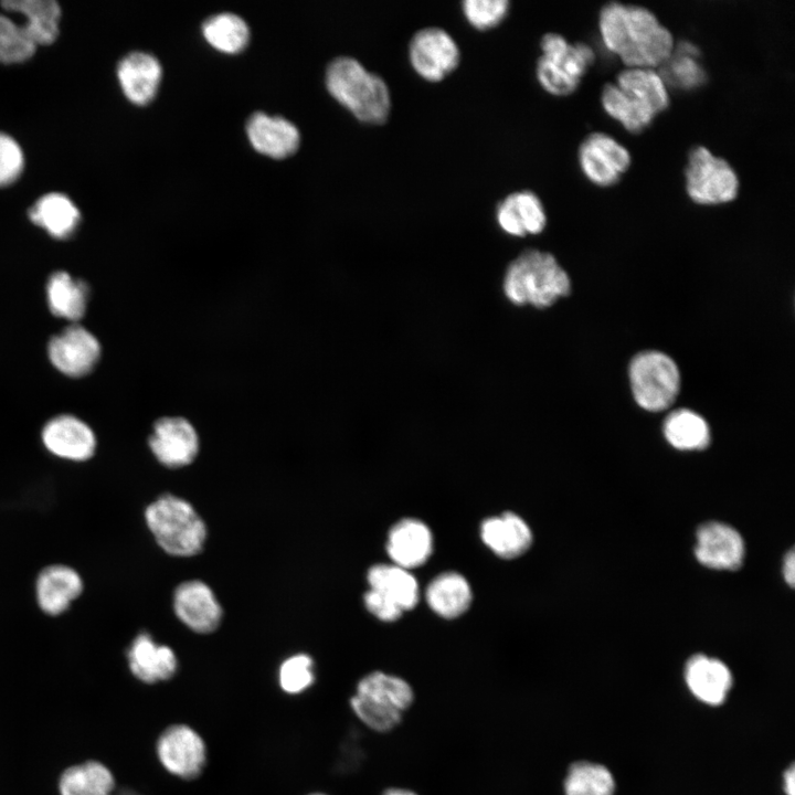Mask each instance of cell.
<instances>
[{
	"label": "cell",
	"instance_id": "obj_25",
	"mask_svg": "<svg viewBox=\"0 0 795 795\" xmlns=\"http://www.w3.org/2000/svg\"><path fill=\"white\" fill-rule=\"evenodd\" d=\"M2 7L21 13L26 22L21 25L35 45H47L59 34L60 6L53 0H6Z\"/></svg>",
	"mask_w": 795,
	"mask_h": 795
},
{
	"label": "cell",
	"instance_id": "obj_46",
	"mask_svg": "<svg viewBox=\"0 0 795 795\" xmlns=\"http://www.w3.org/2000/svg\"><path fill=\"white\" fill-rule=\"evenodd\" d=\"M309 795H326V794H322V793H312V794H309Z\"/></svg>",
	"mask_w": 795,
	"mask_h": 795
},
{
	"label": "cell",
	"instance_id": "obj_6",
	"mask_svg": "<svg viewBox=\"0 0 795 795\" xmlns=\"http://www.w3.org/2000/svg\"><path fill=\"white\" fill-rule=\"evenodd\" d=\"M540 50L536 76L540 86L554 96L572 94L595 59L590 45L582 42L570 43L555 32L542 35Z\"/></svg>",
	"mask_w": 795,
	"mask_h": 795
},
{
	"label": "cell",
	"instance_id": "obj_29",
	"mask_svg": "<svg viewBox=\"0 0 795 795\" xmlns=\"http://www.w3.org/2000/svg\"><path fill=\"white\" fill-rule=\"evenodd\" d=\"M615 84L648 106L656 115L669 107L668 87L657 68L626 67L618 73Z\"/></svg>",
	"mask_w": 795,
	"mask_h": 795
},
{
	"label": "cell",
	"instance_id": "obj_41",
	"mask_svg": "<svg viewBox=\"0 0 795 795\" xmlns=\"http://www.w3.org/2000/svg\"><path fill=\"white\" fill-rule=\"evenodd\" d=\"M367 610L377 618L384 622L398 619L403 611L381 593L369 589L363 596Z\"/></svg>",
	"mask_w": 795,
	"mask_h": 795
},
{
	"label": "cell",
	"instance_id": "obj_34",
	"mask_svg": "<svg viewBox=\"0 0 795 795\" xmlns=\"http://www.w3.org/2000/svg\"><path fill=\"white\" fill-rule=\"evenodd\" d=\"M668 443L680 451L703 449L710 442L707 422L699 414L681 409L670 413L664 423Z\"/></svg>",
	"mask_w": 795,
	"mask_h": 795
},
{
	"label": "cell",
	"instance_id": "obj_38",
	"mask_svg": "<svg viewBox=\"0 0 795 795\" xmlns=\"http://www.w3.org/2000/svg\"><path fill=\"white\" fill-rule=\"evenodd\" d=\"M462 12L466 21L477 30H489L499 25L510 8L508 0H464Z\"/></svg>",
	"mask_w": 795,
	"mask_h": 795
},
{
	"label": "cell",
	"instance_id": "obj_36",
	"mask_svg": "<svg viewBox=\"0 0 795 795\" xmlns=\"http://www.w3.org/2000/svg\"><path fill=\"white\" fill-rule=\"evenodd\" d=\"M615 781L604 765L580 761L572 764L564 780L565 795H613Z\"/></svg>",
	"mask_w": 795,
	"mask_h": 795
},
{
	"label": "cell",
	"instance_id": "obj_45",
	"mask_svg": "<svg viewBox=\"0 0 795 795\" xmlns=\"http://www.w3.org/2000/svg\"><path fill=\"white\" fill-rule=\"evenodd\" d=\"M116 795H140V794H138L137 792H135L132 789H121Z\"/></svg>",
	"mask_w": 795,
	"mask_h": 795
},
{
	"label": "cell",
	"instance_id": "obj_19",
	"mask_svg": "<svg viewBox=\"0 0 795 795\" xmlns=\"http://www.w3.org/2000/svg\"><path fill=\"white\" fill-rule=\"evenodd\" d=\"M246 132L255 150L273 158L294 153L300 142L299 130L292 121L264 112H255L248 117Z\"/></svg>",
	"mask_w": 795,
	"mask_h": 795
},
{
	"label": "cell",
	"instance_id": "obj_40",
	"mask_svg": "<svg viewBox=\"0 0 795 795\" xmlns=\"http://www.w3.org/2000/svg\"><path fill=\"white\" fill-rule=\"evenodd\" d=\"M23 169V153L10 136L0 132V186L13 182Z\"/></svg>",
	"mask_w": 795,
	"mask_h": 795
},
{
	"label": "cell",
	"instance_id": "obj_15",
	"mask_svg": "<svg viewBox=\"0 0 795 795\" xmlns=\"http://www.w3.org/2000/svg\"><path fill=\"white\" fill-rule=\"evenodd\" d=\"M695 555L704 566L735 570L744 558V542L732 527L716 521L707 522L697 531Z\"/></svg>",
	"mask_w": 795,
	"mask_h": 795
},
{
	"label": "cell",
	"instance_id": "obj_16",
	"mask_svg": "<svg viewBox=\"0 0 795 795\" xmlns=\"http://www.w3.org/2000/svg\"><path fill=\"white\" fill-rule=\"evenodd\" d=\"M42 442L53 455L74 462L89 459L96 451L92 428L73 415H59L43 427Z\"/></svg>",
	"mask_w": 795,
	"mask_h": 795
},
{
	"label": "cell",
	"instance_id": "obj_8",
	"mask_svg": "<svg viewBox=\"0 0 795 795\" xmlns=\"http://www.w3.org/2000/svg\"><path fill=\"white\" fill-rule=\"evenodd\" d=\"M685 186L688 197L695 203L717 205L738 197L740 181L725 159L714 156L707 147L695 146L688 153Z\"/></svg>",
	"mask_w": 795,
	"mask_h": 795
},
{
	"label": "cell",
	"instance_id": "obj_30",
	"mask_svg": "<svg viewBox=\"0 0 795 795\" xmlns=\"http://www.w3.org/2000/svg\"><path fill=\"white\" fill-rule=\"evenodd\" d=\"M60 795H114L115 777L98 761H87L63 771L59 778Z\"/></svg>",
	"mask_w": 795,
	"mask_h": 795
},
{
	"label": "cell",
	"instance_id": "obj_23",
	"mask_svg": "<svg viewBox=\"0 0 795 795\" xmlns=\"http://www.w3.org/2000/svg\"><path fill=\"white\" fill-rule=\"evenodd\" d=\"M480 537L495 554L504 559L520 556L532 542L529 526L513 512L485 519L480 524Z\"/></svg>",
	"mask_w": 795,
	"mask_h": 795
},
{
	"label": "cell",
	"instance_id": "obj_37",
	"mask_svg": "<svg viewBox=\"0 0 795 795\" xmlns=\"http://www.w3.org/2000/svg\"><path fill=\"white\" fill-rule=\"evenodd\" d=\"M36 45L23 28L0 14V62L20 63L33 55Z\"/></svg>",
	"mask_w": 795,
	"mask_h": 795
},
{
	"label": "cell",
	"instance_id": "obj_14",
	"mask_svg": "<svg viewBox=\"0 0 795 795\" xmlns=\"http://www.w3.org/2000/svg\"><path fill=\"white\" fill-rule=\"evenodd\" d=\"M173 611L186 626L199 634L214 632L222 619V607L216 596L200 580L186 581L177 586Z\"/></svg>",
	"mask_w": 795,
	"mask_h": 795
},
{
	"label": "cell",
	"instance_id": "obj_31",
	"mask_svg": "<svg viewBox=\"0 0 795 795\" xmlns=\"http://www.w3.org/2000/svg\"><path fill=\"white\" fill-rule=\"evenodd\" d=\"M46 296L53 315L76 321L86 310L88 286L65 272H56L47 280Z\"/></svg>",
	"mask_w": 795,
	"mask_h": 795
},
{
	"label": "cell",
	"instance_id": "obj_26",
	"mask_svg": "<svg viewBox=\"0 0 795 795\" xmlns=\"http://www.w3.org/2000/svg\"><path fill=\"white\" fill-rule=\"evenodd\" d=\"M425 598L431 610L437 615L444 618H455L468 610L471 602V589L460 573L444 572L430 582Z\"/></svg>",
	"mask_w": 795,
	"mask_h": 795
},
{
	"label": "cell",
	"instance_id": "obj_13",
	"mask_svg": "<svg viewBox=\"0 0 795 795\" xmlns=\"http://www.w3.org/2000/svg\"><path fill=\"white\" fill-rule=\"evenodd\" d=\"M47 353L59 371L70 377H82L97 363L100 346L87 329L72 325L51 338Z\"/></svg>",
	"mask_w": 795,
	"mask_h": 795
},
{
	"label": "cell",
	"instance_id": "obj_18",
	"mask_svg": "<svg viewBox=\"0 0 795 795\" xmlns=\"http://www.w3.org/2000/svg\"><path fill=\"white\" fill-rule=\"evenodd\" d=\"M495 215L505 233L518 237L541 233L548 221L541 199L528 189L507 194L497 204Z\"/></svg>",
	"mask_w": 795,
	"mask_h": 795
},
{
	"label": "cell",
	"instance_id": "obj_33",
	"mask_svg": "<svg viewBox=\"0 0 795 795\" xmlns=\"http://www.w3.org/2000/svg\"><path fill=\"white\" fill-rule=\"evenodd\" d=\"M601 104L608 116L632 134L644 131L656 117L648 106L625 93L615 83L603 86Z\"/></svg>",
	"mask_w": 795,
	"mask_h": 795
},
{
	"label": "cell",
	"instance_id": "obj_39",
	"mask_svg": "<svg viewBox=\"0 0 795 795\" xmlns=\"http://www.w3.org/2000/svg\"><path fill=\"white\" fill-rule=\"evenodd\" d=\"M314 661L306 654L290 656L279 667L278 681L280 688L290 695L308 689L315 681Z\"/></svg>",
	"mask_w": 795,
	"mask_h": 795
},
{
	"label": "cell",
	"instance_id": "obj_11",
	"mask_svg": "<svg viewBox=\"0 0 795 795\" xmlns=\"http://www.w3.org/2000/svg\"><path fill=\"white\" fill-rule=\"evenodd\" d=\"M577 160L585 178L598 187L616 184L628 170V149L606 132L587 135L577 150Z\"/></svg>",
	"mask_w": 795,
	"mask_h": 795
},
{
	"label": "cell",
	"instance_id": "obj_28",
	"mask_svg": "<svg viewBox=\"0 0 795 795\" xmlns=\"http://www.w3.org/2000/svg\"><path fill=\"white\" fill-rule=\"evenodd\" d=\"M698 47L690 42L675 44L670 56L657 68L667 87L691 91L707 82Z\"/></svg>",
	"mask_w": 795,
	"mask_h": 795
},
{
	"label": "cell",
	"instance_id": "obj_5",
	"mask_svg": "<svg viewBox=\"0 0 795 795\" xmlns=\"http://www.w3.org/2000/svg\"><path fill=\"white\" fill-rule=\"evenodd\" d=\"M414 700L411 685L383 671L365 675L350 698V707L368 728L386 732L396 727Z\"/></svg>",
	"mask_w": 795,
	"mask_h": 795
},
{
	"label": "cell",
	"instance_id": "obj_10",
	"mask_svg": "<svg viewBox=\"0 0 795 795\" xmlns=\"http://www.w3.org/2000/svg\"><path fill=\"white\" fill-rule=\"evenodd\" d=\"M148 445L162 466L182 468L195 460L200 452V436L188 417L165 415L153 422Z\"/></svg>",
	"mask_w": 795,
	"mask_h": 795
},
{
	"label": "cell",
	"instance_id": "obj_27",
	"mask_svg": "<svg viewBox=\"0 0 795 795\" xmlns=\"http://www.w3.org/2000/svg\"><path fill=\"white\" fill-rule=\"evenodd\" d=\"M371 590L384 595L403 612L412 610L418 602V584L411 572L396 564H375L367 574Z\"/></svg>",
	"mask_w": 795,
	"mask_h": 795
},
{
	"label": "cell",
	"instance_id": "obj_43",
	"mask_svg": "<svg viewBox=\"0 0 795 795\" xmlns=\"http://www.w3.org/2000/svg\"><path fill=\"white\" fill-rule=\"evenodd\" d=\"M783 786L786 795H795V770L793 765L785 771Z\"/></svg>",
	"mask_w": 795,
	"mask_h": 795
},
{
	"label": "cell",
	"instance_id": "obj_44",
	"mask_svg": "<svg viewBox=\"0 0 795 795\" xmlns=\"http://www.w3.org/2000/svg\"><path fill=\"white\" fill-rule=\"evenodd\" d=\"M382 795H417L415 792L406 788L392 787L383 792Z\"/></svg>",
	"mask_w": 795,
	"mask_h": 795
},
{
	"label": "cell",
	"instance_id": "obj_22",
	"mask_svg": "<svg viewBox=\"0 0 795 795\" xmlns=\"http://www.w3.org/2000/svg\"><path fill=\"white\" fill-rule=\"evenodd\" d=\"M685 681L699 701L709 706H720L732 688L733 677L721 660L695 655L686 664Z\"/></svg>",
	"mask_w": 795,
	"mask_h": 795
},
{
	"label": "cell",
	"instance_id": "obj_35",
	"mask_svg": "<svg viewBox=\"0 0 795 795\" xmlns=\"http://www.w3.org/2000/svg\"><path fill=\"white\" fill-rule=\"evenodd\" d=\"M205 40L215 49L226 53L243 50L250 39L246 22L237 14L222 12L209 17L202 24Z\"/></svg>",
	"mask_w": 795,
	"mask_h": 795
},
{
	"label": "cell",
	"instance_id": "obj_3",
	"mask_svg": "<svg viewBox=\"0 0 795 795\" xmlns=\"http://www.w3.org/2000/svg\"><path fill=\"white\" fill-rule=\"evenodd\" d=\"M571 292V282L556 258L543 251L528 248L507 267L505 296L515 305L545 308Z\"/></svg>",
	"mask_w": 795,
	"mask_h": 795
},
{
	"label": "cell",
	"instance_id": "obj_21",
	"mask_svg": "<svg viewBox=\"0 0 795 795\" xmlns=\"http://www.w3.org/2000/svg\"><path fill=\"white\" fill-rule=\"evenodd\" d=\"M386 551L393 564L406 570L417 568L433 552L432 532L423 521L404 518L390 529Z\"/></svg>",
	"mask_w": 795,
	"mask_h": 795
},
{
	"label": "cell",
	"instance_id": "obj_7",
	"mask_svg": "<svg viewBox=\"0 0 795 795\" xmlns=\"http://www.w3.org/2000/svg\"><path fill=\"white\" fill-rule=\"evenodd\" d=\"M629 381L635 401L649 412L669 407L680 389V373L675 361L666 353L654 350L633 358Z\"/></svg>",
	"mask_w": 795,
	"mask_h": 795
},
{
	"label": "cell",
	"instance_id": "obj_1",
	"mask_svg": "<svg viewBox=\"0 0 795 795\" xmlns=\"http://www.w3.org/2000/svg\"><path fill=\"white\" fill-rule=\"evenodd\" d=\"M598 30L608 51L626 67L658 68L671 54L675 40L649 9L608 2L598 14Z\"/></svg>",
	"mask_w": 795,
	"mask_h": 795
},
{
	"label": "cell",
	"instance_id": "obj_12",
	"mask_svg": "<svg viewBox=\"0 0 795 795\" xmlns=\"http://www.w3.org/2000/svg\"><path fill=\"white\" fill-rule=\"evenodd\" d=\"M156 750L162 766L183 780L198 777L206 760L202 738L186 724H173L163 730Z\"/></svg>",
	"mask_w": 795,
	"mask_h": 795
},
{
	"label": "cell",
	"instance_id": "obj_9",
	"mask_svg": "<svg viewBox=\"0 0 795 795\" xmlns=\"http://www.w3.org/2000/svg\"><path fill=\"white\" fill-rule=\"evenodd\" d=\"M407 56L414 72L428 82H439L457 68L460 49L453 35L436 25L417 30L410 39Z\"/></svg>",
	"mask_w": 795,
	"mask_h": 795
},
{
	"label": "cell",
	"instance_id": "obj_17",
	"mask_svg": "<svg viewBox=\"0 0 795 795\" xmlns=\"http://www.w3.org/2000/svg\"><path fill=\"white\" fill-rule=\"evenodd\" d=\"M83 590L81 574L66 564H50L39 572L35 580L36 603L49 616L66 612Z\"/></svg>",
	"mask_w": 795,
	"mask_h": 795
},
{
	"label": "cell",
	"instance_id": "obj_20",
	"mask_svg": "<svg viewBox=\"0 0 795 795\" xmlns=\"http://www.w3.org/2000/svg\"><path fill=\"white\" fill-rule=\"evenodd\" d=\"M128 667L140 681L152 685L172 678L178 668L174 651L157 644L150 634L139 633L127 650Z\"/></svg>",
	"mask_w": 795,
	"mask_h": 795
},
{
	"label": "cell",
	"instance_id": "obj_2",
	"mask_svg": "<svg viewBox=\"0 0 795 795\" xmlns=\"http://www.w3.org/2000/svg\"><path fill=\"white\" fill-rule=\"evenodd\" d=\"M330 95L357 119L381 125L390 116L392 98L386 82L352 56H338L326 70Z\"/></svg>",
	"mask_w": 795,
	"mask_h": 795
},
{
	"label": "cell",
	"instance_id": "obj_4",
	"mask_svg": "<svg viewBox=\"0 0 795 795\" xmlns=\"http://www.w3.org/2000/svg\"><path fill=\"white\" fill-rule=\"evenodd\" d=\"M145 520L158 545L174 556H192L202 551L206 527L187 500L163 494L149 504Z\"/></svg>",
	"mask_w": 795,
	"mask_h": 795
},
{
	"label": "cell",
	"instance_id": "obj_32",
	"mask_svg": "<svg viewBox=\"0 0 795 795\" xmlns=\"http://www.w3.org/2000/svg\"><path fill=\"white\" fill-rule=\"evenodd\" d=\"M30 219L56 239L68 237L80 222V211L64 194L49 193L30 210Z\"/></svg>",
	"mask_w": 795,
	"mask_h": 795
},
{
	"label": "cell",
	"instance_id": "obj_24",
	"mask_svg": "<svg viewBox=\"0 0 795 795\" xmlns=\"http://www.w3.org/2000/svg\"><path fill=\"white\" fill-rule=\"evenodd\" d=\"M161 73L159 61L146 52L129 53L117 67L123 92L129 100L137 105H145L155 97Z\"/></svg>",
	"mask_w": 795,
	"mask_h": 795
},
{
	"label": "cell",
	"instance_id": "obj_42",
	"mask_svg": "<svg viewBox=\"0 0 795 795\" xmlns=\"http://www.w3.org/2000/svg\"><path fill=\"white\" fill-rule=\"evenodd\" d=\"M783 575H784V579H785L786 583H787L788 585H791V586H794V582H795V554H794V551H793V550H791V551L786 554V556H785V559H784V563H783Z\"/></svg>",
	"mask_w": 795,
	"mask_h": 795
}]
</instances>
